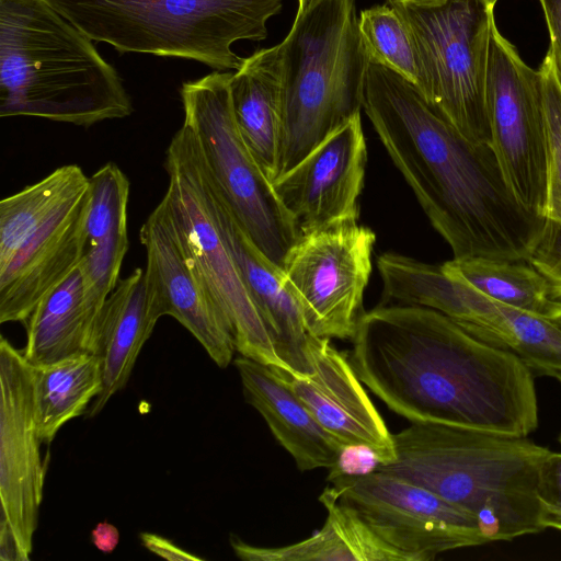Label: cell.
<instances>
[{"label": "cell", "mask_w": 561, "mask_h": 561, "mask_svg": "<svg viewBox=\"0 0 561 561\" xmlns=\"http://www.w3.org/2000/svg\"><path fill=\"white\" fill-rule=\"evenodd\" d=\"M410 304L436 310L472 336L516 354L533 371H561V331L542 316L499 302L424 263L411 275Z\"/></svg>", "instance_id": "5bb4252c"}, {"label": "cell", "mask_w": 561, "mask_h": 561, "mask_svg": "<svg viewBox=\"0 0 561 561\" xmlns=\"http://www.w3.org/2000/svg\"><path fill=\"white\" fill-rule=\"evenodd\" d=\"M352 342L350 360L360 381L411 423L517 437L538 426L533 370L436 310L378 306L363 313Z\"/></svg>", "instance_id": "6da1fadb"}, {"label": "cell", "mask_w": 561, "mask_h": 561, "mask_svg": "<svg viewBox=\"0 0 561 561\" xmlns=\"http://www.w3.org/2000/svg\"><path fill=\"white\" fill-rule=\"evenodd\" d=\"M319 500L328 515L316 534L283 547H256L231 535L234 554L245 561H408L343 503L332 486L325 488Z\"/></svg>", "instance_id": "603a6c76"}, {"label": "cell", "mask_w": 561, "mask_h": 561, "mask_svg": "<svg viewBox=\"0 0 561 561\" xmlns=\"http://www.w3.org/2000/svg\"><path fill=\"white\" fill-rule=\"evenodd\" d=\"M94 547L103 553H112L119 542L118 529L108 522H101L91 531Z\"/></svg>", "instance_id": "d590c367"}, {"label": "cell", "mask_w": 561, "mask_h": 561, "mask_svg": "<svg viewBox=\"0 0 561 561\" xmlns=\"http://www.w3.org/2000/svg\"><path fill=\"white\" fill-rule=\"evenodd\" d=\"M89 188V178L76 164L57 168L41 181L0 202V268L24 241L60 209Z\"/></svg>", "instance_id": "4316f807"}, {"label": "cell", "mask_w": 561, "mask_h": 561, "mask_svg": "<svg viewBox=\"0 0 561 561\" xmlns=\"http://www.w3.org/2000/svg\"><path fill=\"white\" fill-rule=\"evenodd\" d=\"M486 115L494 149L513 193L530 211L546 217L548 140L541 75L493 25L485 85Z\"/></svg>", "instance_id": "30bf717a"}, {"label": "cell", "mask_w": 561, "mask_h": 561, "mask_svg": "<svg viewBox=\"0 0 561 561\" xmlns=\"http://www.w3.org/2000/svg\"><path fill=\"white\" fill-rule=\"evenodd\" d=\"M493 1H495V2H496V0H493Z\"/></svg>", "instance_id": "b9f144b4"}, {"label": "cell", "mask_w": 561, "mask_h": 561, "mask_svg": "<svg viewBox=\"0 0 561 561\" xmlns=\"http://www.w3.org/2000/svg\"><path fill=\"white\" fill-rule=\"evenodd\" d=\"M34 399L38 436L49 444L70 420L87 413L102 392V360L95 354H78L34 366Z\"/></svg>", "instance_id": "484cf974"}, {"label": "cell", "mask_w": 561, "mask_h": 561, "mask_svg": "<svg viewBox=\"0 0 561 561\" xmlns=\"http://www.w3.org/2000/svg\"><path fill=\"white\" fill-rule=\"evenodd\" d=\"M537 497L543 529L561 530V453L549 451L540 465Z\"/></svg>", "instance_id": "4dcf8cb0"}, {"label": "cell", "mask_w": 561, "mask_h": 561, "mask_svg": "<svg viewBox=\"0 0 561 561\" xmlns=\"http://www.w3.org/2000/svg\"><path fill=\"white\" fill-rule=\"evenodd\" d=\"M203 167L216 222L259 307L276 354L288 369L309 374L307 345L311 334L283 268L254 244L214 185L204 161Z\"/></svg>", "instance_id": "d6986e66"}, {"label": "cell", "mask_w": 561, "mask_h": 561, "mask_svg": "<svg viewBox=\"0 0 561 561\" xmlns=\"http://www.w3.org/2000/svg\"><path fill=\"white\" fill-rule=\"evenodd\" d=\"M307 355L311 373L270 366L304 402L314 419L344 446L364 445L379 465L396 460L393 434L369 399L351 360L329 337L310 335Z\"/></svg>", "instance_id": "e0dca14e"}, {"label": "cell", "mask_w": 561, "mask_h": 561, "mask_svg": "<svg viewBox=\"0 0 561 561\" xmlns=\"http://www.w3.org/2000/svg\"><path fill=\"white\" fill-rule=\"evenodd\" d=\"M164 167L169 186L162 199L191 262L232 333L236 350L267 366L286 367L216 222L199 146L184 123L170 141Z\"/></svg>", "instance_id": "ba28073f"}, {"label": "cell", "mask_w": 561, "mask_h": 561, "mask_svg": "<svg viewBox=\"0 0 561 561\" xmlns=\"http://www.w3.org/2000/svg\"><path fill=\"white\" fill-rule=\"evenodd\" d=\"M309 1L310 0H297V3H298V9L297 10L304 9L308 4Z\"/></svg>", "instance_id": "f35d334b"}, {"label": "cell", "mask_w": 561, "mask_h": 561, "mask_svg": "<svg viewBox=\"0 0 561 561\" xmlns=\"http://www.w3.org/2000/svg\"><path fill=\"white\" fill-rule=\"evenodd\" d=\"M88 207L89 188L31 234L0 268V323L26 322L41 299L78 267Z\"/></svg>", "instance_id": "ac0fdd59"}, {"label": "cell", "mask_w": 561, "mask_h": 561, "mask_svg": "<svg viewBox=\"0 0 561 561\" xmlns=\"http://www.w3.org/2000/svg\"><path fill=\"white\" fill-rule=\"evenodd\" d=\"M141 540V545L147 548L152 553L164 558L167 560H190V561H201L204 560L201 557H197L186 550H183L179 546H176L173 541L164 538L160 535L152 533H141L139 535Z\"/></svg>", "instance_id": "e575fe53"}, {"label": "cell", "mask_w": 561, "mask_h": 561, "mask_svg": "<svg viewBox=\"0 0 561 561\" xmlns=\"http://www.w3.org/2000/svg\"><path fill=\"white\" fill-rule=\"evenodd\" d=\"M379 466L376 454L364 445L345 446L334 467L331 468L329 480L337 476H365L374 472Z\"/></svg>", "instance_id": "d6a6232c"}, {"label": "cell", "mask_w": 561, "mask_h": 561, "mask_svg": "<svg viewBox=\"0 0 561 561\" xmlns=\"http://www.w3.org/2000/svg\"><path fill=\"white\" fill-rule=\"evenodd\" d=\"M527 263L548 280L552 298L561 301V224L546 218L541 238Z\"/></svg>", "instance_id": "1f68e13d"}, {"label": "cell", "mask_w": 561, "mask_h": 561, "mask_svg": "<svg viewBox=\"0 0 561 561\" xmlns=\"http://www.w3.org/2000/svg\"><path fill=\"white\" fill-rule=\"evenodd\" d=\"M278 46L282 134L275 180L360 114L370 64L356 0H310Z\"/></svg>", "instance_id": "5b68a950"}, {"label": "cell", "mask_w": 561, "mask_h": 561, "mask_svg": "<svg viewBox=\"0 0 561 561\" xmlns=\"http://www.w3.org/2000/svg\"><path fill=\"white\" fill-rule=\"evenodd\" d=\"M34 366L3 335L0 340V500L1 517L30 560L43 501Z\"/></svg>", "instance_id": "4fadbf2b"}, {"label": "cell", "mask_w": 561, "mask_h": 561, "mask_svg": "<svg viewBox=\"0 0 561 561\" xmlns=\"http://www.w3.org/2000/svg\"><path fill=\"white\" fill-rule=\"evenodd\" d=\"M358 28L370 62L391 69L419 88L421 69L413 38L388 1L363 10Z\"/></svg>", "instance_id": "f1b7e54d"}, {"label": "cell", "mask_w": 561, "mask_h": 561, "mask_svg": "<svg viewBox=\"0 0 561 561\" xmlns=\"http://www.w3.org/2000/svg\"><path fill=\"white\" fill-rule=\"evenodd\" d=\"M99 318L87 304L78 266L31 313L23 355L38 367L72 355L95 354Z\"/></svg>", "instance_id": "d4e9b609"}, {"label": "cell", "mask_w": 561, "mask_h": 561, "mask_svg": "<svg viewBox=\"0 0 561 561\" xmlns=\"http://www.w3.org/2000/svg\"><path fill=\"white\" fill-rule=\"evenodd\" d=\"M129 191L127 176L113 162L89 178L87 242L78 266L87 304L98 316L119 279L128 249Z\"/></svg>", "instance_id": "44dd1931"}, {"label": "cell", "mask_w": 561, "mask_h": 561, "mask_svg": "<svg viewBox=\"0 0 561 561\" xmlns=\"http://www.w3.org/2000/svg\"><path fill=\"white\" fill-rule=\"evenodd\" d=\"M158 320L148 304L145 270L137 267L118 279L101 310L95 355L102 360L103 388L89 407L87 416L99 414L108 400L125 388Z\"/></svg>", "instance_id": "7402d4cb"}, {"label": "cell", "mask_w": 561, "mask_h": 561, "mask_svg": "<svg viewBox=\"0 0 561 561\" xmlns=\"http://www.w3.org/2000/svg\"><path fill=\"white\" fill-rule=\"evenodd\" d=\"M393 442L396 460L376 470L473 515L489 542L543 530L537 482L548 448L527 437L438 422L411 423Z\"/></svg>", "instance_id": "3957f363"}, {"label": "cell", "mask_w": 561, "mask_h": 561, "mask_svg": "<svg viewBox=\"0 0 561 561\" xmlns=\"http://www.w3.org/2000/svg\"><path fill=\"white\" fill-rule=\"evenodd\" d=\"M375 240L369 228L347 222L302 236L290 249L283 271L311 335L353 337Z\"/></svg>", "instance_id": "7c38bea8"}, {"label": "cell", "mask_w": 561, "mask_h": 561, "mask_svg": "<svg viewBox=\"0 0 561 561\" xmlns=\"http://www.w3.org/2000/svg\"><path fill=\"white\" fill-rule=\"evenodd\" d=\"M363 108L454 259L528 261L546 217L519 203L492 145L469 141L413 83L374 62Z\"/></svg>", "instance_id": "7a4b0ae2"}, {"label": "cell", "mask_w": 561, "mask_h": 561, "mask_svg": "<svg viewBox=\"0 0 561 561\" xmlns=\"http://www.w3.org/2000/svg\"><path fill=\"white\" fill-rule=\"evenodd\" d=\"M0 560L27 561L21 551L8 522L0 517Z\"/></svg>", "instance_id": "8d00e7d4"}, {"label": "cell", "mask_w": 561, "mask_h": 561, "mask_svg": "<svg viewBox=\"0 0 561 561\" xmlns=\"http://www.w3.org/2000/svg\"><path fill=\"white\" fill-rule=\"evenodd\" d=\"M243 394L300 471L335 466L345 447L314 419L304 402L265 364L239 356L233 360Z\"/></svg>", "instance_id": "ffe728a7"}, {"label": "cell", "mask_w": 561, "mask_h": 561, "mask_svg": "<svg viewBox=\"0 0 561 561\" xmlns=\"http://www.w3.org/2000/svg\"><path fill=\"white\" fill-rule=\"evenodd\" d=\"M133 105L92 39L50 0H0V116L89 127Z\"/></svg>", "instance_id": "277c9868"}, {"label": "cell", "mask_w": 561, "mask_h": 561, "mask_svg": "<svg viewBox=\"0 0 561 561\" xmlns=\"http://www.w3.org/2000/svg\"><path fill=\"white\" fill-rule=\"evenodd\" d=\"M388 2L413 38L421 94L469 141L491 145L485 85L495 1Z\"/></svg>", "instance_id": "52a82bcc"}, {"label": "cell", "mask_w": 561, "mask_h": 561, "mask_svg": "<svg viewBox=\"0 0 561 561\" xmlns=\"http://www.w3.org/2000/svg\"><path fill=\"white\" fill-rule=\"evenodd\" d=\"M561 383V371L554 373L553 376Z\"/></svg>", "instance_id": "ab89813d"}, {"label": "cell", "mask_w": 561, "mask_h": 561, "mask_svg": "<svg viewBox=\"0 0 561 561\" xmlns=\"http://www.w3.org/2000/svg\"><path fill=\"white\" fill-rule=\"evenodd\" d=\"M146 249L147 299L157 319L171 316L199 342L219 368L236 350L232 333L191 262L163 199L139 231Z\"/></svg>", "instance_id": "9a60e30c"}, {"label": "cell", "mask_w": 561, "mask_h": 561, "mask_svg": "<svg viewBox=\"0 0 561 561\" xmlns=\"http://www.w3.org/2000/svg\"><path fill=\"white\" fill-rule=\"evenodd\" d=\"M366 161L358 114L272 183L299 238L335 225L357 222Z\"/></svg>", "instance_id": "2e32d148"}, {"label": "cell", "mask_w": 561, "mask_h": 561, "mask_svg": "<svg viewBox=\"0 0 561 561\" xmlns=\"http://www.w3.org/2000/svg\"><path fill=\"white\" fill-rule=\"evenodd\" d=\"M75 26L119 53L192 59L238 70L237 41H263L283 0H50Z\"/></svg>", "instance_id": "8992f818"}, {"label": "cell", "mask_w": 561, "mask_h": 561, "mask_svg": "<svg viewBox=\"0 0 561 561\" xmlns=\"http://www.w3.org/2000/svg\"><path fill=\"white\" fill-rule=\"evenodd\" d=\"M238 129L261 170L274 182L282 134L280 51L278 44L244 58L230 81Z\"/></svg>", "instance_id": "cb8c5ba5"}, {"label": "cell", "mask_w": 561, "mask_h": 561, "mask_svg": "<svg viewBox=\"0 0 561 561\" xmlns=\"http://www.w3.org/2000/svg\"><path fill=\"white\" fill-rule=\"evenodd\" d=\"M548 140L546 218L561 224V80L548 50L539 67Z\"/></svg>", "instance_id": "f546056e"}, {"label": "cell", "mask_w": 561, "mask_h": 561, "mask_svg": "<svg viewBox=\"0 0 561 561\" xmlns=\"http://www.w3.org/2000/svg\"><path fill=\"white\" fill-rule=\"evenodd\" d=\"M545 318L561 331V301H556V305Z\"/></svg>", "instance_id": "74e56055"}, {"label": "cell", "mask_w": 561, "mask_h": 561, "mask_svg": "<svg viewBox=\"0 0 561 561\" xmlns=\"http://www.w3.org/2000/svg\"><path fill=\"white\" fill-rule=\"evenodd\" d=\"M442 267L491 299L538 316L546 317L557 301L548 280L526 261L462 257Z\"/></svg>", "instance_id": "83f0119b"}, {"label": "cell", "mask_w": 561, "mask_h": 561, "mask_svg": "<svg viewBox=\"0 0 561 561\" xmlns=\"http://www.w3.org/2000/svg\"><path fill=\"white\" fill-rule=\"evenodd\" d=\"M231 77L215 70L183 82V123L195 134L206 170L225 202L259 250L283 268L299 234L241 137L232 110Z\"/></svg>", "instance_id": "9c48e42d"}, {"label": "cell", "mask_w": 561, "mask_h": 561, "mask_svg": "<svg viewBox=\"0 0 561 561\" xmlns=\"http://www.w3.org/2000/svg\"><path fill=\"white\" fill-rule=\"evenodd\" d=\"M337 497L408 561L488 543L477 518L417 484L375 470L330 479Z\"/></svg>", "instance_id": "8fae6325"}, {"label": "cell", "mask_w": 561, "mask_h": 561, "mask_svg": "<svg viewBox=\"0 0 561 561\" xmlns=\"http://www.w3.org/2000/svg\"><path fill=\"white\" fill-rule=\"evenodd\" d=\"M559 442H560V444H561V435H560Z\"/></svg>", "instance_id": "60d3db41"}, {"label": "cell", "mask_w": 561, "mask_h": 561, "mask_svg": "<svg viewBox=\"0 0 561 561\" xmlns=\"http://www.w3.org/2000/svg\"><path fill=\"white\" fill-rule=\"evenodd\" d=\"M545 14L557 72L561 80V0H539Z\"/></svg>", "instance_id": "836d02e7"}]
</instances>
